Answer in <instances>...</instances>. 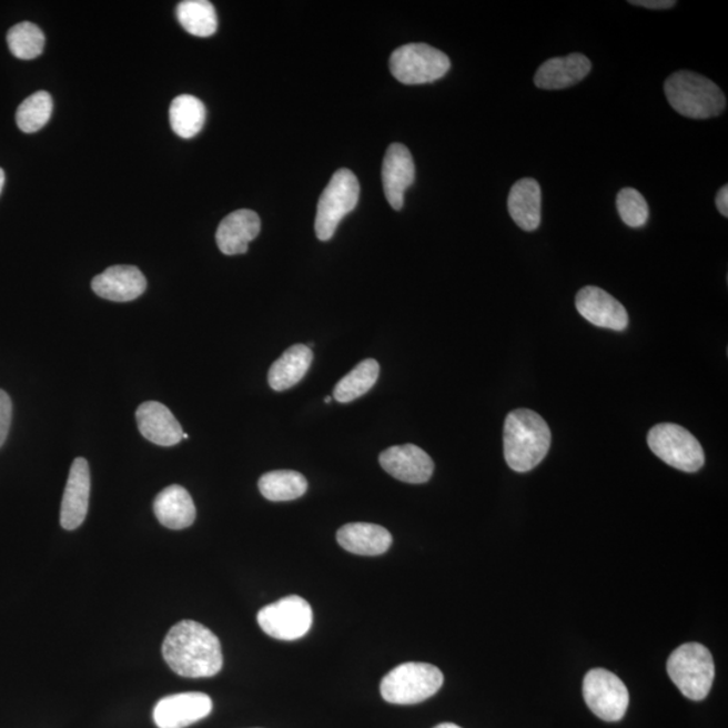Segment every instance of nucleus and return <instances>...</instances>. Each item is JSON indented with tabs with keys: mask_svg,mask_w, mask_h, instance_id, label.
<instances>
[{
	"mask_svg": "<svg viewBox=\"0 0 728 728\" xmlns=\"http://www.w3.org/2000/svg\"><path fill=\"white\" fill-rule=\"evenodd\" d=\"M162 655L174 674L186 679H206L223 668L222 644L209 627L181 620L166 634Z\"/></svg>",
	"mask_w": 728,
	"mask_h": 728,
	"instance_id": "f257e3e1",
	"label": "nucleus"
},
{
	"mask_svg": "<svg viewBox=\"0 0 728 728\" xmlns=\"http://www.w3.org/2000/svg\"><path fill=\"white\" fill-rule=\"evenodd\" d=\"M552 433L548 424L536 412L517 410L507 414L504 431V452L507 466L516 473L536 468L548 455Z\"/></svg>",
	"mask_w": 728,
	"mask_h": 728,
	"instance_id": "f03ea898",
	"label": "nucleus"
},
{
	"mask_svg": "<svg viewBox=\"0 0 728 728\" xmlns=\"http://www.w3.org/2000/svg\"><path fill=\"white\" fill-rule=\"evenodd\" d=\"M665 95L671 109L690 119L718 117L727 100L720 88L699 73L679 71L665 81Z\"/></svg>",
	"mask_w": 728,
	"mask_h": 728,
	"instance_id": "7ed1b4c3",
	"label": "nucleus"
},
{
	"mask_svg": "<svg viewBox=\"0 0 728 728\" xmlns=\"http://www.w3.org/2000/svg\"><path fill=\"white\" fill-rule=\"evenodd\" d=\"M444 676L435 665L406 663L398 665L381 683V695L392 705H418L443 687Z\"/></svg>",
	"mask_w": 728,
	"mask_h": 728,
	"instance_id": "20e7f679",
	"label": "nucleus"
},
{
	"mask_svg": "<svg viewBox=\"0 0 728 728\" xmlns=\"http://www.w3.org/2000/svg\"><path fill=\"white\" fill-rule=\"evenodd\" d=\"M668 675L686 698L705 700L711 690L715 665L711 653L700 644L681 645L671 653L667 664Z\"/></svg>",
	"mask_w": 728,
	"mask_h": 728,
	"instance_id": "39448f33",
	"label": "nucleus"
},
{
	"mask_svg": "<svg viewBox=\"0 0 728 728\" xmlns=\"http://www.w3.org/2000/svg\"><path fill=\"white\" fill-rule=\"evenodd\" d=\"M360 181L348 169H338L332 175L317 204L315 230L320 241L332 240L337 225L355 210L360 202Z\"/></svg>",
	"mask_w": 728,
	"mask_h": 728,
	"instance_id": "423d86ee",
	"label": "nucleus"
},
{
	"mask_svg": "<svg viewBox=\"0 0 728 728\" xmlns=\"http://www.w3.org/2000/svg\"><path fill=\"white\" fill-rule=\"evenodd\" d=\"M648 444L658 459L683 473H696L705 466L706 456L701 444L692 433L680 425L653 426L648 435Z\"/></svg>",
	"mask_w": 728,
	"mask_h": 728,
	"instance_id": "0eeeda50",
	"label": "nucleus"
},
{
	"mask_svg": "<svg viewBox=\"0 0 728 728\" xmlns=\"http://www.w3.org/2000/svg\"><path fill=\"white\" fill-rule=\"evenodd\" d=\"M449 68L448 55L426 43L401 47L394 50L391 58L393 77L406 85L433 83L444 78Z\"/></svg>",
	"mask_w": 728,
	"mask_h": 728,
	"instance_id": "6e6552de",
	"label": "nucleus"
},
{
	"mask_svg": "<svg viewBox=\"0 0 728 728\" xmlns=\"http://www.w3.org/2000/svg\"><path fill=\"white\" fill-rule=\"evenodd\" d=\"M256 620L269 637L281 641H296L311 630L313 611L304 598L291 595L263 607L256 615Z\"/></svg>",
	"mask_w": 728,
	"mask_h": 728,
	"instance_id": "1a4fd4ad",
	"label": "nucleus"
},
{
	"mask_svg": "<svg viewBox=\"0 0 728 728\" xmlns=\"http://www.w3.org/2000/svg\"><path fill=\"white\" fill-rule=\"evenodd\" d=\"M583 696L596 717L606 721L623 719L630 701L624 681L606 669L588 671L583 683Z\"/></svg>",
	"mask_w": 728,
	"mask_h": 728,
	"instance_id": "9d476101",
	"label": "nucleus"
},
{
	"mask_svg": "<svg viewBox=\"0 0 728 728\" xmlns=\"http://www.w3.org/2000/svg\"><path fill=\"white\" fill-rule=\"evenodd\" d=\"M212 699L202 692H185L166 696L156 702L153 712L159 728H185L212 712Z\"/></svg>",
	"mask_w": 728,
	"mask_h": 728,
	"instance_id": "9b49d317",
	"label": "nucleus"
},
{
	"mask_svg": "<svg viewBox=\"0 0 728 728\" xmlns=\"http://www.w3.org/2000/svg\"><path fill=\"white\" fill-rule=\"evenodd\" d=\"M382 468L388 475L411 485H423L432 478L435 463L426 452L417 445H395L380 455Z\"/></svg>",
	"mask_w": 728,
	"mask_h": 728,
	"instance_id": "f8f14e48",
	"label": "nucleus"
},
{
	"mask_svg": "<svg viewBox=\"0 0 728 728\" xmlns=\"http://www.w3.org/2000/svg\"><path fill=\"white\" fill-rule=\"evenodd\" d=\"M576 310L587 322L600 328L624 331L629 325L625 306L600 287H583L576 296Z\"/></svg>",
	"mask_w": 728,
	"mask_h": 728,
	"instance_id": "ddd939ff",
	"label": "nucleus"
},
{
	"mask_svg": "<svg viewBox=\"0 0 728 728\" xmlns=\"http://www.w3.org/2000/svg\"><path fill=\"white\" fill-rule=\"evenodd\" d=\"M91 473L84 457H78L69 471L60 523L65 530H74L84 523L90 507Z\"/></svg>",
	"mask_w": 728,
	"mask_h": 728,
	"instance_id": "4468645a",
	"label": "nucleus"
},
{
	"mask_svg": "<svg viewBox=\"0 0 728 728\" xmlns=\"http://www.w3.org/2000/svg\"><path fill=\"white\" fill-rule=\"evenodd\" d=\"M416 180V166L410 149L403 143H393L387 149L382 181H384L385 196L395 211L403 209L405 192Z\"/></svg>",
	"mask_w": 728,
	"mask_h": 728,
	"instance_id": "2eb2a0df",
	"label": "nucleus"
},
{
	"mask_svg": "<svg viewBox=\"0 0 728 728\" xmlns=\"http://www.w3.org/2000/svg\"><path fill=\"white\" fill-rule=\"evenodd\" d=\"M148 281L141 270L128 265L111 266L92 281L93 292L99 297L115 303H129L142 296Z\"/></svg>",
	"mask_w": 728,
	"mask_h": 728,
	"instance_id": "dca6fc26",
	"label": "nucleus"
},
{
	"mask_svg": "<svg viewBox=\"0 0 728 728\" xmlns=\"http://www.w3.org/2000/svg\"><path fill=\"white\" fill-rule=\"evenodd\" d=\"M261 232V219L254 211L237 210L225 216L216 231V243L224 255L247 253L249 243Z\"/></svg>",
	"mask_w": 728,
	"mask_h": 728,
	"instance_id": "f3484780",
	"label": "nucleus"
},
{
	"mask_svg": "<svg viewBox=\"0 0 728 728\" xmlns=\"http://www.w3.org/2000/svg\"><path fill=\"white\" fill-rule=\"evenodd\" d=\"M135 417L138 428L149 442L161 447H173L181 442L184 431L165 405L149 401L138 407Z\"/></svg>",
	"mask_w": 728,
	"mask_h": 728,
	"instance_id": "a211bd4d",
	"label": "nucleus"
},
{
	"mask_svg": "<svg viewBox=\"0 0 728 728\" xmlns=\"http://www.w3.org/2000/svg\"><path fill=\"white\" fill-rule=\"evenodd\" d=\"M592 61L580 53L550 59L538 68L535 84L539 90H564V88L580 83L592 72Z\"/></svg>",
	"mask_w": 728,
	"mask_h": 728,
	"instance_id": "6ab92c4d",
	"label": "nucleus"
},
{
	"mask_svg": "<svg viewBox=\"0 0 728 728\" xmlns=\"http://www.w3.org/2000/svg\"><path fill=\"white\" fill-rule=\"evenodd\" d=\"M337 543L350 554L360 556H380L391 548V532L380 525L355 523L341 527Z\"/></svg>",
	"mask_w": 728,
	"mask_h": 728,
	"instance_id": "aec40b11",
	"label": "nucleus"
},
{
	"mask_svg": "<svg viewBox=\"0 0 728 728\" xmlns=\"http://www.w3.org/2000/svg\"><path fill=\"white\" fill-rule=\"evenodd\" d=\"M507 209L520 230L536 231L542 224V186L535 179H523L508 193Z\"/></svg>",
	"mask_w": 728,
	"mask_h": 728,
	"instance_id": "412c9836",
	"label": "nucleus"
},
{
	"mask_svg": "<svg viewBox=\"0 0 728 728\" xmlns=\"http://www.w3.org/2000/svg\"><path fill=\"white\" fill-rule=\"evenodd\" d=\"M154 514L161 525L172 530L186 529L196 519V506L191 494L179 485L163 488L154 501Z\"/></svg>",
	"mask_w": 728,
	"mask_h": 728,
	"instance_id": "4be33fe9",
	"label": "nucleus"
},
{
	"mask_svg": "<svg viewBox=\"0 0 728 728\" xmlns=\"http://www.w3.org/2000/svg\"><path fill=\"white\" fill-rule=\"evenodd\" d=\"M313 353L307 345L296 344L287 348L269 372V385L275 392H284L296 386L311 368Z\"/></svg>",
	"mask_w": 728,
	"mask_h": 728,
	"instance_id": "5701e85b",
	"label": "nucleus"
},
{
	"mask_svg": "<svg viewBox=\"0 0 728 728\" xmlns=\"http://www.w3.org/2000/svg\"><path fill=\"white\" fill-rule=\"evenodd\" d=\"M169 118L174 133L190 140L204 128L205 105L196 97L180 95L173 100Z\"/></svg>",
	"mask_w": 728,
	"mask_h": 728,
	"instance_id": "b1692460",
	"label": "nucleus"
},
{
	"mask_svg": "<svg viewBox=\"0 0 728 728\" xmlns=\"http://www.w3.org/2000/svg\"><path fill=\"white\" fill-rule=\"evenodd\" d=\"M260 492L267 501L287 502L303 497L307 481L296 471H272L261 476Z\"/></svg>",
	"mask_w": 728,
	"mask_h": 728,
	"instance_id": "393cba45",
	"label": "nucleus"
},
{
	"mask_svg": "<svg viewBox=\"0 0 728 728\" xmlns=\"http://www.w3.org/2000/svg\"><path fill=\"white\" fill-rule=\"evenodd\" d=\"M380 363L366 360L357 364L350 374L345 375L334 391L337 403L348 404L372 391L380 376Z\"/></svg>",
	"mask_w": 728,
	"mask_h": 728,
	"instance_id": "a878e982",
	"label": "nucleus"
},
{
	"mask_svg": "<svg viewBox=\"0 0 728 728\" xmlns=\"http://www.w3.org/2000/svg\"><path fill=\"white\" fill-rule=\"evenodd\" d=\"M178 20L192 36L211 37L218 30L215 8L206 0H185L178 6Z\"/></svg>",
	"mask_w": 728,
	"mask_h": 728,
	"instance_id": "bb28decb",
	"label": "nucleus"
},
{
	"mask_svg": "<svg viewBox=\"0 0 728 728\" xmlns=\"http://www.w3.org/2000/svg\"><path fill=\"white\" fill-rule=\"evenodd\" d=\"M53 100L46 91H39L29 97L17 111V124L23 133L39 131L52 117Z\"/></svg>",
	"mask_w": 728,
	"mask_h": 728,
	"instance_id": "cd10ccee",
	"label": "nucleus"
},
{
	"mask_svg": "<svg viewBox=\"0 0 728 728\" xmlns=\"http://www.w3.org/2000/svg\"><path fill=\"white\" fill-rule=\"evenodd\" d=\"M8 43L17 59L33 60L39 58L46 48V36L37 24L22 22L10 29Z\"/></svg>",
	"mask_w": 728,
	"mask_h": 728,
	"instance_id": "c85d7f7f",
	"label": "nucleus"
},
{
	"mask_svg": "<svg viewBox=\"0 0 728 728\" xmlns=\"http://www.w3.org/2000/svg\"><path fill=\"white\" fill-rule=\"evenodd\" d=\"M617 209L620 219L631 229L644 228L649 219V205L641 193L634 188H624L618 193Z\"/></svg>",
	"mask_w": 728,
	"mask_h": 728,
	"instance_id": "c756f323",
	"label": "nucleus"
},
{
	"mask_svg": "<svg viewBox=\"0 0 728 728\" xmlns=\"http://www.w3.org/2000/svg\"><path fill=\"white\" fill-rule=\"evenodd\" d=\"M12 419V403L9 394L0 388V448L3 447Z\"/></svg>",
	"mask_w": 728,
	"mask_h": 728,
	"instance_id": "7c9ffc66",
	"label": "nucleus"
},
{
	"mask_svg": "<svg viewBox=\"0 0 728 728\" xmlns=\"http://www.w3.org/2000/svg\"><path fill=\"white\" fill-rule=\"evenodd\" d=\"M629 3L650 10H668L677 4L675 0H631Z\"/></svg>",
	"mask_w": 728,
	"mask_h": 728,
	"instance_id": "2f4dec72",
	"label": "nucleus"
},
{
	"mask_svg": "<svg viewBox=\"0 0 728 728\" xmlns=\"http://www.w3.org/2000/svg\"><path fill=\"white\" fill-rule=\"evenodd\" d=\"M715 203H717V209L720 212V215L728 218V186L727 185L720 188L717 194V200H715Z\"/></svg>",
	"mask_w": 728,
	"mask_h": 728,
	"instance_id": "473e14b6",
	"label": "nucleus"
},
{
	"mask_svg": "<svg viewBox=\"0 0 728 728\" xmlns=\"http://www.w3.org/2000/svg\"><path fill=\"white\" fill-rule=\"evenodd\" d=\"M4 181H6V175L3 172V169L0 168V193H2L3 186H4Z\"/></svg>",
	"mask_w": 728,
	"mask_h": 728,
	"instance_id": "72a5a7b5",
	"label": "nucleus"
},
{
	"mask_svg": "<svg viewBox=\"0 0 728 728\" xmlns=\"http://www.w3.org/2000/svg\"><path fill=\"white\" fill-rule=\"evenodd\" d=\"M435 728H462V727H459L457 725H454V724H442V725L436 726Z\"/></svg>",
	"mask_w": 728,
	"mask_h": 728,
	"instance_id": "f704fd0d",
	"label": "nucleus"
},
{
	"mask_svg": "<svg viewBox=\"0 0 728 728\" xmlns=\"http://www.w3.org/2000/svg\"><path fill=\"white\" fill-rule=\"evenodd\" d=\"M331 401H332V397H326V398L324 400V403H325V404H330Z\"/></svg>",
	"mask_w": 728,
	"mask_h": 728,
	"instance_id": "c9c22d12",
	"label": "nucleus"
}]
</instances>
